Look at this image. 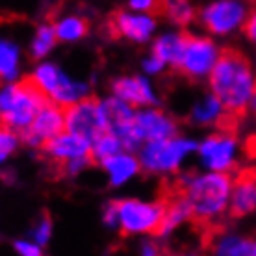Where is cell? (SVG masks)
Listing matches in <instances>:
<instances>
[{"label": "cell", "mask_w": 256, "mask_h": 256, "mask_svg": "<svg viewBox=\"0 0 256 256\" xmlns=\"http://www.w3.org/2000/svg\"><path fill=\"white\" fill-rule=\"evenodd\" d=\"M216 60H218V48L210 39L195 38L186 32V50L176 70L190 80H198L214 67Z\"/></svg>", "instance_id": "obj_8"}, {"label": "cell", "mask_w": 256, "mask_h": 256, "mask_svg": "<svg viewBox=\"0 0 256 256\" xmlns=\"http://www.w3.org/2000/svg\"><path fill=\"white\" fill-rule=\"evenodd\" d=\"M2 178L6 180V182H12V180H13V174H12V171H4V173H2Z\"/></svg>", "instance_id": "obj_36"}, {"label": "cell", "mask_w": 256, "mask_h": 256, "mask_svg": "<svg viewBox=\"0 0 256 256\" xmlns=\"http://www.w3.org/2000/svg\"><path fill=\"white\" fill-rule=\"evenodd\" d=\"M65 130V104L52 102L41 110L22 132H19V138L28 145L41 147L48 140L64 134Z\"/></svg>", "instance_id": "obj_7"}, {"label": "cell", "mask_w": 256, "mask_h": 256, "mask_svg": "<svg viewBox=\"0 0 256 256\" xmlns=\"http://www.w3.org/2000/svg\"><path fill=\"white\" fill-rule=\"evenodd\" d=\"M245 6L238 0H221L204 8L200 13L202 24L214 34H228L245 19Z\"/></svg>", "instance_id": "obj_9"}, {"label": "cell", "mask_w": 256, "mask_h": 256, "mask_svg": "<svg viewBox=\"0 0 256 256\" xmlns=\"http://www.w3.org/2000/svg\"><path fill=\"white\" fill-rule=\"evenodd\" d=\"M117 208H119L122 236L134 232H148L158 236L166 212V206L160 198L154 204H145L140 200H117Z\"/></svg>", "instance_id": "obj_5"}, {"label": "cell", "mask_w": 256, "mask_h": 256, "mask_svg": "<svg viewBox=\"0 0 256 256\" xmlns=\"http://www.w3.org/2000/svg\"><path fill=\"white\" fill-rule=\"evenodd\" d=\"M88 91V88L84 84H74L70 82L69 78L65 76L64 72L60 74V80L56 84V88L52 90V98L60 104H70V102H76L82 98V95Z\"/></svg>", "instance_id": "obj_18"}, {"label": "cell", "mask_w": 256, "mask_h": 256, "mask_svg": "<svg viewBox=\"0 0 256 256\" xmlns=\"http://www.w3.org/2000/svg\"><path fill=\"white\" fill-rule=\"evenodd\" d=\"M250 108L256 114V82H254V88H252V96H250Z\"/></svg>", "instance_id": "obj_35"}, {"label": "cell", "mask_w": 256, "mask_h": 256, "mask_svg": "<svg viewBox=\"0 0 256 256\" xmlns=\"http://www.w3.org/2000/svg\"><path fill=\"white\" fill-rule=\"evenodd\" d=\"M56 102L36 74H28L0 93V122H4L17 134L22 132L36 119L41 110Z\"/></svg>", "instance_id": "obj_2"}, {"label": "cell", "mask_w": 256, "mask_h": 256, "mask_svg": "<svg viewBox=\"0 0 256 256\" xmlns=\"http://www.w3.org/2000/svg\"><path fill=\"white\" fill-rule=\"evenodd\" d=\"M244 32L247 34L249 39L256 41V12H252L249 17H247V20H245V24H244Z\"/></svg>", "instance_id": "obj_32"}, {"label": "cell", "mask_w": 256, "mask_h": 256, "mask_svg": "<svg viewBox=\"0 0 256 256\" xmlns=\"http://www.w3.org/2000/svg\"><path fill=\"white\" fill-rule=\"evenodd\" d=\"M56 39H58V36H56V28H54V26H41L38 36H36V39H34V45H32L34 58L36 60L43 58L46 52L54 46Z\"/></svg>", "instance_id": "obj_23"}, {"label": "cell", "mask_w": 256, "mask_h": 256, "mask_svg": "<svg viewBox=\"0 0 256 256\" xmlns=\"http://www.w3.org/2000/svg\"><path fill=\"white\" fill-rule=\"evenodd\" d=\"M130 6L134 10L152 13V15H166L167 0H130Z\"/></svg>", "instance_id": "obj_29"}, {"label": "cell", "mask_w": 256, "mask_h": 256, "mask_svg": "<svg viewBox=\"0 0 256 256\" xmlns=\"http://www.w3.org/2000/svg\"><path fill=\"white\" fill-rule=\"evenodd\" d=\"M121 148H122L121 140H119L116 134H112V132H106L100 140H96L95 143L91 145L93 158H95L96 164H102L106 158H110V156L117 154Z\"/></svg>", "instance_id": "obj_21"}, {"label": "cell", "mask_w": 256, "mask_h": 256, "mask_svg": "<svg viewBox=\"0 0 256 256\" xmlns=\"http://www.w3.org/2000/svg\"><path fill=\"white\" fill-rule=\"evenodd\" d=\"M212 247L219 254H256V242L254 240H242V238H223L219 242H214Z\"/></svg>", "instance_id": "obj_19"}, {"label": "cell", "mask_w": 256, "mask_h": 256, "mask_svg": "<svg viewBox=\"0 0 256 256\" xmlns=\"http://www.w3.org/2000/svg\"><path fill=\"white\" fill-rule=\"evenodd\" d=\"M102 166L106 167V171L112 174V184L119 186L124 180H128L132 174L140 171V162L136 160L134 156L128 154H114L102 162Z\"/></svg>", "instance_id": "obj_17"}, {"label": "cell", "mask_w": 256, "mask_h": 256, "mask_svg": "<svg viewBox=\"0 0 256 256\" xmlns=\"http://www.w3.org/2000/svg\"><path fill=\"white\" fill-rule=\"evenodd\" d=\"M221 108L223 106H221L218 96H208L204 102L198 104L197 108L193 110V119L197 122H210L214 119H218V116L221 114Z\"/></svg>", "instance_id": "obj_25"}, {"label": "cell", "mask_w": 256, "mask_h": 256, "mask_svg": "<svg viewBox=\"0 0 256 256\" xmlns=\"http://www.w3.org/2000/svg\"><path fill=\"white\" fill-rule=\"evenodd\" d=\"M162 67H164V62H162V60H158L156 56H152L150 60H147V62H145V69H147L148 72H158Z\"/></svg>", "instance_id": "obj_34"}, {"label": "cell", "mask_w": 256, "mask_h": 256, "mask_svg": "<svg viewBox=\"0 0 256 256\" xmlns=\"http://www.w3.org/2000/svg\"><path fill=\"white\" fill-rule=\"evenodd\" d=\"M41 152L46 154V158H58V160H70V158H80L91 154V143L84 136L64 132L48 140L41 145Z\"/></svg>", "instance_id": "obj_14"}, {"label": "cell", "mask_w": 256, "mask_h": 256, "mask_svg": "<svg viewBox=\"0 0 256 256\" xmlns=\"http://www.w3.org/2000/svg\"><path fill=\"white\" fill-rule=\"evenodd\" d=\"M56 28V36L58 39L64 41H74V39L84 38L86 34L90 32V22L82 17H69V19L62 20Z\"/></svg>", "instance_id": "obj_20"}, {"label": "cell", "mask_w": 256, "mask_h": 256, "mask_svg": "<svg viewBox=\"0 0 256 256\" xmlns=\"http://www.w3.org/2000/svg\"><path fill=\"white\" fill-rule=\"evenodd\" d=\"M230 171H218V173L195 176L188 174L186 197L192 204L193 226L210 223L219 216L226 206V198L230 193Z\"/></svg>", "instance_id": "obj_3"}, {"label": "cell", "mask_w": 256, "mask_h": 256, "mask_svg": "<svg viewBox=\"0 0 256 256\" xmlns=\"http://www.w3.org/2000/svg\"><path fill=\"white\" fill-rule=\"evenodd\" d=\"M154 19L150 17H138V15H128L124 12H116L110 15L108 19V32L114 39L117 38H130L134 41H147L148 36L152 34Z\"/></svg>", "instance_id": "obj_12"}, {"label": "cell", "mask_w": 256, "mask_h": 256, "mask_svg": "<svg viewBox=\"0 0 256 256\" xmlns=\"http://www.w3.org/2000/svg\"><path fill=\"white\" fill-rule=\"evenodd\" d=\"M256 208V167L242 169L234 180L230 218H244Z\"/></svg>", "instance_id": "obj_13"}, {"label": "cell", "mask_w": 256, "mask_h": 256, "mask_svg": "<svg viewBox=\"0 0 256 256\" xmlns=\"http://www.w3.org/2000/svg\"><path fill=\"white\" fill-rule=\"evenodd\" d=\"M117 216H119V208H117V200H112L108 206H106V210H104V223L108 224V226H116L117 224Z\"/></svg>", "instance_id": "obj_30"}, {"label": "cell", "mask_w": 256, "mask_h": 256, "mask_svg": "<svg viewBox=\"0 0 256 256\" xmlns=\"http://www.w3.org/2000/svg\"><path fill=\"white\" fill-rule=\"evenodd\" d=\"M176 136V124L173 119L166 117L162 112H143L136 114L132 121V138L138 143L141 141H160Z\"/></svg>", "instance_id": "obj_10"}, {"label": "cell", "mask_w": 256, "mask_h": 256, "mask_svg": "<svg viewBox=\"0 0 256 256\" xmlns=\"http://www.w3.org/2000/svg\"><path fill=\"white\" fill-rule=\"evenodd\" d=\"M210 86L224 112L245 117L252 96L254 80L249 60L244 56V52L230 46L223 48L212 67Z\"/></svg>", "instance_id": "obj_1"}, {"label": "cell", "mask_w": 256, "mask_h": 256, "mask_svg": "<svg viewBox=\"0 0 256 256\" xmlns=\"http://www.w3.org/2000/svg\"><path fill=\"white\" fill-rule=\"evenodd\" d=\"M17 72V48L0 41V80H13Z\"/></svg>", "instance_id": "obj_22"}, {"label": "cell", "mask_w": 256, "mask_h": 256, "mask_svg": "<svg viewBox=\"0 0 256 256\" xmlns=\"http://www.w3.org/2000/svg\"><path fill=\"white\" fill-rule=\"evenodd\" d=\"M236 141L234 136L228 134H214L200 145V156L204 164L214 171H232L236 169L234 162H232V154H234Z\"/></svg>", "instance_id": "obj_11"}, {"label": "cell", "mask_w": 256, "mask_h": 256, "mask_svg": "<svg viewBox=\"0 0 256 256\" xmlns=\"http://www.w3.org/2000/svg\"><path fill=\"white\" fill-rule=\"evenodd\" d=\"M184 50H186V32L169 34L154 43L152 56L162 60L164 64H171L176 69L184 58Z\"/></svg>", "instance_id": "obj_16"}, {"label": "cell", "mask_w": 256, "mask_h": 256, "mask_svg": "<svg viewBox=\"0 0 256 256\" xmlns=\"http://www.w3.org/2000/svg\"><path fill=\"white\" fill-rule=\"evenodd\" d=\"M15 249H17V252H20V254H24V256L41 254V249H39V247H36V245H32V244H26V242H15Z\"/></svg>", "instance_id": "obj_31"}, {"label": "cell", "mask_w": 256, "mask_h": 256, "mask_svg": "<svg viewBox=\"0 0 256 256\" xmlns=\"http://www.w3.org/2000/svg\"><path fill=\"white\" fill-rule=\"evenodd\" d=\"M195 148V143L184 140H160L148 141L141 154V166L147 171H174L184 154Z\"/></svg>", "instance_id": "obj_6"}, {"label": "cell", "mask_w": 256, "mask_h": 256, "mask_svg": "<svg viewBox=\"0 0 256 256\" xmlns=\"http://www.w3.org/2000/svg\"><path fill=\"white\" fill-rule=\"evenodd\" d=\"M244 150H245V154H247V158L254 160L256 158V134L247 138V141H245V145H244Z\"/></svg>", "instance_id": "obj_33"}, {"label": "cell", "mask_w": 256, "mask_h": 256, "mask_svg": "<svg viewBox=\"0 0 256 256\" xmlns=\"http://www.w3.org/2000/svg\"><path fill=\"white\" fill-rule=\"evenodd\" d=\"M17 147V136L12 126L0 122V162L6 160V156Z\"/></svg>", "instance_id": "obj_26"}, {"label": "cell", "mask_w": 256, "mask_h": 256, "mask_svg": "<svg viewBox=\"0 0 256 256\" xmlns=\"http://www.w3.org/2000/svg\"><path fill=\"white\" fill-rule=\"evenodd\" d=\"M166 17L176 24H188L193 19V10L188 0H167Z\"/></svg>", "instance_id": "obj_24"}, {"label": "cell", "mask_w": 256, "mask_h": 256, "mask_svg": "<svg viewBox=\"0 0 256 256\" xmlns=\"http://www.w3.org/2000/svg\"><path fill=\"white\" fill-rule=\"evenodd\" d=\"M112 90L121 100H124L130 106H150V104H156V98H154L148 84L141 76L119 78V80L114 82Z\"/></svg>", "instance_id": "obj_15"}, {"label": "cell", "mask_w": 256, "mask_h": 256, "mask_svg": "<svg viewBox=\"0 0 256 256\" xmlns=\"http://www.w3.org/2000/svg\"><path fill=\"white\" fill-rule=\"evenodd\" d=\"M60 74H62V70H58L50 64L41 65L38 69V72H36V76H38L39 82L48 90V93H52V90L56 88V84H58V80H60Z\"/></svg>", "instance_id": "obj_27"}, {"label": "cell", "mask_w": 256, "mask_h": 256, "mask_svg": "<svg viewBox=\"0 0 256 256\" xmlns=\"http://www.w3.org/2000/svg\"><path fill=\"white\" fill-rule=\"evenodd\" d=\"M50 230H52L50 216H48V212H43V216L39 218V223L34 226V230H32L34 240H36L39 245H45L46 242H48V238H50Z\"/></svg>", "instance_id": "obj_28"}, {"label": "cell", "mask_w": 256, "mask_h": 256, "mask_svg": "<svg viewBox=\"0 0 256 256\" xmlns=\"http://www.w3.org/2000/svg\"><path fill=\"white\" fill-rule=\"evenodd\" d=\"M65 128L67 132L84 136L91 145L110 132L100 112V100L96 96H86L76 102L65 104Z\"/></svg>", "instance_id": "obj_4"}]
</instances>
